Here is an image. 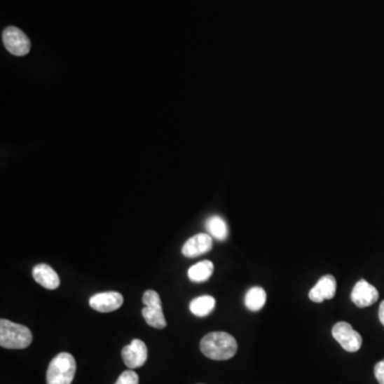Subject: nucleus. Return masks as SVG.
<instances>
[{
  "instance_id": "obj_1",
  "label": "nucleus",
  "mask_w": 384,
  "mask_h": 384,
  "mask_svg": "<svg viewBox=\"0 0 384 384\" xmlns=\"http://www.w3.org/2000/svg\"><path fill=\"white\" fill-rule=\"evenodd\" d=\"M202 353L214 361H226L236 355L238 345L234 336L226 332L208 333L200 343Z\"/></svg>"
},
{
  "instance_id": "obj_2",
  "label": "nucleus",
  "mask_w": 384,
  "mask_h": 384,
  "mask_svg": "<svg viewBox=\"0 0 384 384\" xmlns=\"http://www.w3.org/2000/svg\"><path fill=\"white\" fill-rule=\"evenodd\" d=\"M32 342V333L22 324L0 320V346L7 349H25Z\"/></svg>"
},
{
  "instance_id": "obj_3",
  "label": "nucleus",
  "mask_w": 384,
  "mask_h": 384,
  "mask_svg": "<svg viewBox=\"0 0 384 384\" xmlns=\"http://www.w3.org/2000/svg\"><path fill=\"white\" fill-rule=\"evenodd\" d=\"M76 373V361L67 352H61L53 359L46 373L47 384H71Z\"/></svg>"
},
{
  "instance_id": "obj_4",
  "label": "nucleus",
  "mask_w": 384,
  "mask_h": 384,
  "mask_svg": "<svg viewBox=\"0 0 384 384\" xmlns=\"http://www.w3.org/2000/svg\"><path fill=\"white\" fill-rule=\"evenodd\" d=\"M143 308L142 315L149 326L156 329H163L167 327L165 315H163V306H161L160 296L152 289H149L144 293L142 298Z\"/></svg>"
},
{
  "instance_id": "obj_5",
  "label": "nucleus",
  "mask_w": 384,
  "mask_h": 384,
  "mask_svg": "<svg viewBox=\"0 0 384 384\" xmlns=\"http://www.w3.org/2000/svg\"><path fill=\"white\" fill-rule=\"evenodd\" d=\"M332 335L334 340L348 352H357L362 347V336L353 330L352 326L348 322L335 324L332 328Z\"/></svg>"
},
{
  "instance_id": "obj_6",
  "label": "nucleus",
  "mask_w": 384,
  "mask_h": 384,
  "mask_svg": "<svg viewBox=\"0 0 384 384\" xmlns=\"http://www.w3.org/2000/svg\"><path fill=\"white\" fill-rule=\"evenodd\" d=\"M3 42L8 52L18 57L27 55L32 47L28 36L16 27H8L4 30Z\"/></svg>"
},
{
  "instance_id": "obj_7",
  "label": "nucleus",
  "mask_w": 384,
  "mask_h": 384,
  "mask_svg": "<svg viewBox=\"0 0 384 384\" xmlns=\"http://www.w3.org/2000/svg\"><path fill=\"white\" fill-rule=\"evenodd\" d=\"M122 357L128 369H138L146 364L148 359V347L141 340H132L130 345L124 347Z\"/></svg>"
},
{
  "instance_id": "obj_8",
  "label": "nucleus",
  "mask_w": 384,
  "mask_h": 384,
  "mask_svg": "<svg viewBox=\"0 0 384 384\" xmlns=\"http://www.w3.org/2000/svg\"><path fill=\"white\" fill-rule=\"evenodd\" d=\"M379 299V293L375 286L369 284L365 280L357 282L352 292H351V301L357 308H367L373 306Z\"/></svg>"
},
{
  "instance_id": "obj_9",
  "label": "nucleus",
  "mask_w": 384,
  "mask_h": 384,
  "mask_svg": "<svg viewBox=\"0 0 384 384\" xmlns=\"http://www.w3.org/2000/svg\"><path fill=\"white\" fill-rule=\"evenodd\" d=\"M123 296L116 292H107L100 293L90 298L89 303L93 310L101 313H109L121 308L123 304Z\"/></svg>"
},
{
  "instance_id": "obj_10",
  "label": "nucleus",
  "mask_w": 384,
  "mask_h": 384,
  "mask_svg": "<svg viewBox=\"0 0 384 384\" xmlns=\"http://www.w3.org/2000/svg\"><path fill=\"white\" fill-rule=\"evenodd\" d=\"M336 294V280L333 275H326L318 280L316 285L310 289L308 298L316 303H322L324 300H331Z\"/></svg>"
},
{
  "instance_id": "obj_11",
  "label": "nucleus",
  "mask_w": 384,
  "mask_h": 384,
  "mask_svg": "<svg viewBox=\"0 0 384 384\" xmlns=\"http://www.w3.org/2000/svg\"><path fill=\"white\" fill-rule=\"evenodd\" d=\"M212 248V239L210 235L201 233L188 239L181 249V253L186 257H197L210 252Z\"/></svg>"
},
{
  "instance_id": "obj_12",
  "label": "nucleus",
  "mask_w": 384,
  "mask_h": 384,
  "mask_svg": "<svg viewBox=\"0 0 384 384\" xmlns=\"http://www.w3.org/2000/svg\"><path fill=\"white\" fill-rule=\"evenodd\" d=\"M32 275L36 283L46 289H56L60 285V279L56 271L46 263H39L32 269Z\"/></svg>"
},
{
  "instance_id": "obj_13",
  "label": "nucleus",
  "mask_w": 384,
  "mask_h": 384,
  "mask_svg": "<svg viewBox=\"0 0 384 384\" xmlns=\"http://www.w3.org/2000/svg\"><path fill=\"white\" fill-rule=\"evenodd\" d=\"M216 306V300L212 296H201L190 302V312L198 317L210 315Z\"/></svg>"
},
{
  "instance_id": "obj_14",
  "label": "nucleus",
  "mask_w": 384,
  "mask_h": 384,
  "mask_svg": "<svg viewBox=\"0 0 384 384\" xmlns=\"http://www.w3.org/2000/svg\"><path fill=\"white\" fill-rule=\"evenodd\" d=\"M214 273V263L210 261H200L188 270V277L192 282L202 283L207 281Z\"/></svg>"
},
{
  "instance_id": "obj_15",
  "label": "nucleus",
  "mask_w": 384,
  "mask_h": 384,
  "mask_svg": "<svg viewBox=\"0 0 384 384\" xmlns=\"http://www.w3.org/2000/svg\"><path fill=\"white\" fill-rule=\"evenodd\" d=\"M266 299V292L263 291V288L256 286V287H252L247 292L246 297H245V304H246L248 310L257 312L265 306Z\"/></svg>"
},
{
  "instance_id": "obj_16",
  "label": "nucleus",
  "mask_w": 384,
  "mask_h": 384,
  "mask_svg": "<svg viewBox=\"0 0 384 384\" xmlns=\"http://www.w3.org/2000/svg\"><path fill=\"white\" fill-rule=\"evenodd\" d=\"M205 226L210 236L218 239V240H224L228 237V226L220 216H212L208 218Z\"/></svg>"
},
{
  "instance_id": "obj_17",
  "label": "nucleus",
  "mask_w": 384,
  "mask_h": 384,
  "mask_svg": "<svg viewBox=\"0 0 384 384\" xmlns=\"http://www.w3.org/2000/svg\"><path fill=\"white\" fill-rule=\"evenodd\" d=\"M116 384H139V376L132 369L124 371L118 377Z\"/></svg>"
},
{
  "instance_id": "obj_18",
  "label": "nucleus",
  "mask_w": 384,
  "mask_h": 384,
  "mask_svg": "<svg viewBox=\"0 0 384 384\" xmlns=\"http://www.w3.org/2000/svg\"><path fill=\"white\" fill-rule=\"evenodd\" d=\"M373 371L379 384H384V359L376 364Z\"/></svg>"
},
{
  "instance_id": "obj_19",
  "label": "nucleus",
  "mask_w": 384,
  "mask_h": 384,
  "mask_svg": "<svg viewBox=\"0 0 384 384\" xmlns=\"http://www.w3.org/2000/svg\"><path fill=\"white\" fill-rule=\"evenodd\" d=\"M379 320L381 322V324L384 326V300L380 304L379 308Z\"/></svg>"
}]
</instances>
